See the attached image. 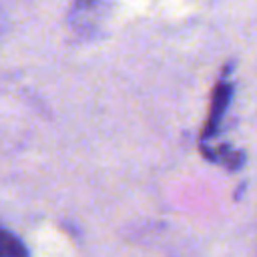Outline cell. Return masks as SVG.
<instances>
[{
  "instance_id": "cell-3",
  "label": "cell",
  "mask_w": 257,
  "mask_h": 257,
  "mask_svg": "<svg viewBox=\"0 0 257 257\" xmlns=\"http://www.w3.org/2000/svg\"><path fill=\"white\" fill-rule=\"evenodd\" d=\"M0 257H28L24 243L2 227H0Z\"/></svg>"
},
{
  "instance_id": "cell-2",
  "label": "cell",
  "mask_w": 257,
  "mask_h": 257,
  "mask_svg": "<svg viewBox=\"0 0 257 257\" xmlns=\"http://www.w3.org/2000/svg\"><path fill=\"white\" fill-rule=\"evenodd\" d=\"M201 151H203V155H205L207 159H211V161H215V163H221V165H225V167L231 169V171L239 169V167L245 163V155H243L241 151H233V149L227 147V145L217 147V149H209V147H203V145H201Z\"/></svg>"
},
{
  "instance_id": "cell-1",
  "label": "cell",
  "mask_w": 257,
  "mask_h": 257,
  "mask_svg": "<svg viewBox=\"0 0 257 257\" xmlns=\"http://www.w3.org/2000/svg\"><path fill=\"white\" fill-rule=\"evenodd\" d=\"M231 96H233V84L225 78H221L215 88H213V94H211V104H209V112H207V120H205V126L201 131V141H207L211 137L217 135L219 126H221V120H223V114L231 102Z\"/></svg>"
}]
</instances>
